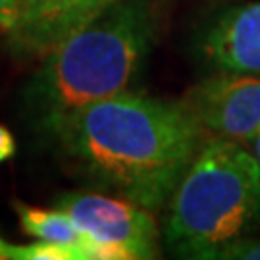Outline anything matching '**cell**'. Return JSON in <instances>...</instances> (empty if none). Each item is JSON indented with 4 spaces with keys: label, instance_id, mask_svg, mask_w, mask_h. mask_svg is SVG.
I'll return each mask as SVG.
<instances>
[{
    "label": "cell",
    "instance_id": "3957f363",
    "mask_svg": "<svg viewBox=\"0 0 260 260\" xmlns=\"http://www.w3.org/2000/svg\"><path fill=\"white\" fill-rule=\"evenodd\" d=\"M166 245L177 256L214 260L260 225V162L243 143L206 137L168 201Z\"/></svg>",
    "mask_w": 260,
    "mask_h": 260
},
{
    "label": "cell",
    "instance_id": "4fadbf2b",
    "mask_svg": "<svg viewBox=\"0 0 260 260\" xmlns=\"http://www.w3.org/2000/svg\"><path fill=\"white\" fill-rule=\"evenodd\" d=\"M0 260H14V245L0 237Z\"/></svg>",
    "mask_w": 260,
    "mask_h": 260
},
{
    "label": "cell",
    "instance_id": "277c9868",
    "mask_svg": "<svg viewBox=\"0 0 260 260\" xmlns=\"http://www.w3.org/2000/svg\"><path fill=\"white\" fill-rule=\"evenodd\" d=\"M56 208L72 216L91 239L103 245L110 260L158 258V225L149 208L127 199L74 191L56 199Z\"/></svg>",
    "mask_w": 260,
    "mask_h": 260
},
{
    "label": "cell",
    "instance_id": "52a82bcc",
    "mask_svg": "<svg viewBox=\"0 0 260 260\" xmlns=\"http://www.w3.org/2000/svg\"><path fill=\"white\" fill-rule=\"evenodd\" d=\"M199 54L214 72L260 75V2L218 14L199 37Z\"/></svg>",
    "mask_w": 260,
    "mask_h": 260
},
{
    "label": "cell",
    "instance_id": "5bb4252c",
    "mask_svg": "<svg viewBox=\"0 0 260 260\" xmlns=\"http://www.w3.org/2000/svg\"><path fill=\"white\" fill-rule=\"evenodd\" d=\"M245 147L251 150L252 154L258 158V162H260V133H258V135H254L249 143H245Z\"/></svg>",
    "mask_w": 260,
    "mask_h": 260
},
{
    "label": "cell",
    "instance_id": "ba28073f",
    "mask_svg": "<svg viewBox=\"0 0 260 260\" xmlns=\"http://www.w3.org/2000/svg\"><path fill=\"white\" fill-rule=\"evenodd\" d=\"M14 208L18 212L21 230L31 237L62 245L74 251L77 260H110V254L103 245L91 239L64 210L37 208L19 201L14 203Z\"/></svg>",
    "mask_w": 260,
    "mask_h": 260
},
{
    "label": "cell",
    "instance_id": "8992f818",
    "mask_svg": "<svg viewBox=\"0 0 260 260\" xmlns=\"http://www.w3.org/2000/svg\"><path fill=\"white\" fill-rule=\"evenodd\" d=\"M114 0H19L18 18L6 37L16 56H47L85 27Z\"/></svg>",
    "mask_w": 260,
    "mask_h": 260
},
{
    "label": "cell",
    "instance_id": "5b68a950",
    "mask_svg": "<svg viewBox=\"0 0 260 260\" xmlns=\"http://www.w3.org/2000/svg\"><path fill=\"white\" fill-rule=\"evenodd\" d=\"M189 112L214 137L249 143L260 133V77L216 72L183 99Z\"/></svg>",
    "mask_w": 260,
    "mask_h": 260
},
{
    "label": "cell",
    "instance_id": "30bf717a",
    "mask_svg": "<svg viewBox=\"0 0 260 260\" xmlns=\"http://www.w3.org/2000/svg\"><path fill=\"white\" fill-rule=\"evenodd\" d=\"M214 260H260V239L243 237L228 243L214 254Z\"/></svg>",
    "mask_w": 260,
    "mask_h": 260
},
{
    "label": "cell",
    "instance_id": "7c38bea8",
    "mask_svg": "<svg viewBox=\"0 0 260 260\" xmlns=\"http://www.w3.org/2000/svg\"><path fill=\"white\" fill-rule=\"evenodd\" d=\"M16 154V139L6 125L0 123V164Z\"/></svg>",
    "mask_w": 260,
    "mask_h": 260
},
{
    "label": "cell",
    "instance_id": "7a4b0ae2",
    "mask_svg": "<svg viewBox=\"0 0 260 260\" xmlns=\"http://www.w3.org/2000/svg\"><path fill=\"white\" fill-rule=\"evenodd\" d=\"M160 27L156 0H114L47 54L23 93L29 118L47 133L70 112L131 91Z\"/></svg>",
    "mask_w": 260,
    "mask_h": 260
},
{
    "label": "cell",
    "instance_id": "6da1fadb",
    "mask_svg": "<svg viewBox=\"0 0 260 260\" xmlns=\"http://www.w3.org/2000/svg\"><path fill=\"white\" fill-rule=\"evenodd\" d=\"M91 183L162 210L206 139L183 101L123 91L70 112L45 133Z\"/></svg>",
    "mask_w": 260,
    "mask_h": 260
},
{
    "label": "cell",
    "instance_id": "8fae6325",
    "mask_svg": "<svg viewBox=\"0 0 260 260\" xmlns=\"http://www.w3.org/2000/svg\"><path fill=\"white\" fill-rule=\"evenodd\" d=\"M19 0H0V31L8 33L18 18Z\"/></svg>",
    "mask_w": 260,
    "mask_h": 260
},
{
    "label": "cell",
    "instance_id": "9c48e42d",
    "mask_svg": "<svg viewBox=\"0 0 260 260\" xmlns=\"http://www.w3.org/2000/svg\"><path fill=\"white\" fill-rule=\"evenodd\" d=\"M14 260H77L74 251L50 241L14 245Z\"/></svg>",
    "mask_w": 260,
    "mask_h": 260
}]
</instances>
